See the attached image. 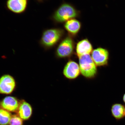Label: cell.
<instances>
[{"label": "cell", "instance_id": "1", "mask_svg": "<svg viewBox=\"0 0 125 125\" xmlns=\"http://www.w3.org/2000/svg\"><path fill=\"white\" fill-rule=\"evenodd\" d=\"M80 15V12L74 6L68 3H64L56 9L51 18L55 23H62L78 18Z\"/></svg>", "mask_w": 125, "mask_h": 125}, {"label": "cell", "instance_id": "2", "mask_svg": "<svg viewBox=\"0 0 125 125\" xmlns=\"http://www.w3.org/2000/svg\"><path fill=\"white\" fill-rule=\"evenodd\" d=\"M65 31L61 28H51L44 30L39 41L41 46L45 49L52 48L62 40Z\"/></svg>", "mask_w": 125, "mask_h": 125}, {"label": "cell", "instance_id": "3", "mask_svg": "<svg viewBox=\"0 0 125 125\" xmlns=\"http://www.w3.org/2000/svg\"><path fill=\"white\" fill-rule=\"evenodd\" d=\"M79 58L81 73L82 75L88 79L96 77L98 73L97 66L90 54L83 55Z\"/></svg>", "mask_w": 125, "mask_h": 125}, {"label": "cell", "instance_id": "4", "mask_svg": "<svg viewBox=\"0 0 125 125\" xmlns=\"http://www.w3.org/2000/svg\"><path fill=\"white\" fill-rule=\"evenodd\" d=\"M75 44L73 37L68 35L61 41L55 51L56 57L58 58L71 57L74 52Z\"/></svg>", "mask_w": 125, "mask_h": 125}, {"label": "cell", "instance_id": "5", "mask_svg": "<svg viewBox=\"0 0 125 125\" xmlns=\"http://www.w3.org/2000/svg\"><path fill=\"white\" fill-rule=\"evenodd\" d=\"M91 56L97 66H105L108 65L109 53L106 48L100 47L93 50Z\"/></svg>", "mask_w": 125, "mask_h": 125}, {"label": "cell", "instance_id": "6", "mask_svg": "<svg viewBox=\"0 0 125 125\" xmlns=\"http://www.w3.org/2000/svg\"><path fill=\"white\" fill-rule=\"evenodd\" d=\"M16 86L14 78L9 74H5L0 78V93L9 95L13 93Z\"/></svg>", "mask_w": 125, "mask_h": 125}, {"label": "cell", "instance_id": "7", "mask_svg": "<svg viewBox=\"0 0 125 125\" xmlns=\"http://www.w3.org/2000/svg\"><path fill=\"white\" fill-rule=\"evenodd\" d=\"M29 2V0H7L6 7L9 11L20 14L26 11Z\"/></svg>", "mask_w": 125, "mask_h": 125}, {"label": "cell", "instance_id": "8", "mask_svg": "<svg viewBox=\"0 0 125 125\" xmlns=\"http://www.w3.org/2000/svg\"><path fill=\"white\" fill-rule=\"evenodd\" d=\"M81 73L79 65L74 61L70 60L64 67L63 74L67 79H74L77 78Z\"/></svg>", "mask_w": 125, "mask_h": 125}, {"label": "cell", "instance_id": "9", "mask_svg": "<svg viewBox=\"0 0 125 125\" xmlns=\"http://www.w3.org/2000/svg\"><path fill=\"white\" fill-rule=\"evenodd\" d=\"M20 101L15 97L8 96L0 101V106L10 113H17Z\"/></svg>", "mask_w": 125, "mask_h": 125}, {"label": "cell", "instance_id": "10", "mask_svg": "<svg viewBox=\"0 0 125 125\" xmlns=\"http://www.w3.org/2000/svg\"><path fill=\"white\" fill-rule=\"evenodd\" d=\"M17 114L23 121H28L31 118L33 113L32 106L24 100L20 101Z\"/></svg>", "mask_w": 125, "mask_h": 125}, {"label": "cell", "instance_id": "11", "mask_svg": "<svg viewBox=\"0 0 125 125\" xmlns=\"http://www.w3.org/2000/svg\"><path fill=\"white\" fill-rule=\"evenodd\" d=\"M93 51V45L88 39H83L76 44V53L78 58L84 54H90Z\"/></svg>", "mask_w": 125, "mask_h": 125}, {"label": "cell", "instance_id": "12", "mask_svg": "<svg viewBox=\"0 0 125 125\" xmlns=\"http://www.w3.org/2000/svg\"><path fill=\"white\" fill-rule=\"evenodd\" d=\"M64 26L68 33L69 35L74 37L76 36L80 31L82 23L79 20L74 18L65 22Z\"/></svg>", "mask_w": 125, "mask_h": 125}, {"label": "cell", "instance_id": "13", "mask_svg": "<svg viewBox=\"0 0 125 125\" xmlns=\"http://www.w3.org/2000/svg\"><path fill=\"white\" fill-rule=\"evenodd\" d=\"M111 111L112 116L117 120L123 119L125 116V106L121 104L116 103L113 104Z\"/></svg>", "mask_w": 125, "mask_h": 125}, {"label": "cell", "instance_id": "14", "mask_svg": "<svg viewBox=\"0 0 125 125\" xmlns=\"http://www.w3.org/2000/svg\"><path fill=\"white\" fill-rule=\"evenodd\" d=\"M12 115L11 113L0 106V125H9Z\"/></svg>", "mask_w": 125, "mask_h": 125}, {"label": "cell", "instance_id": "15", "mask_svg": "<svg viewBox=\"0 0 125 125\" xmlns=\"http://www.w3.org/2000/svg\"><path fill=\"white\" fill-rule=\"evenodd\" d=\"M23 121L17 114L12 115L9 125H23Z\"/></svg>", "mask_w": 125, "mask_h": 125}, {"label": "cell", "instance_id": "16", "mask_svg": "<svg viewBox=\"0 0 125 125\" xmlns=\"http://www.w3.org/2000/svg\"><path fill=\"white\" fill-rule=\"evenodd\" d=\"M36 0L38 2L40 3L43 2L45 0Z\"/></svg>", "mask_w": 125, "mask_h": 125}, {"label": "cell", "instance_id": "17", "mask_svg": "<svg viewBox=\"0 0 125 125\" xmlns=\"http://www.w3.org/2000/svg\"><path fill=\"white\" fill-rule=\"evenodd\" d=\"M123 101L125 104V93L124 94L123 96Z\"/></svg>", "mask_w": 125, "mask_h": 125}, {"label": "cell", "instance_id": "18", "mask_svg": "<svg viewBox=\"0 0 125 125\" xmlns=\"http://www.w3.org/2000/svg\"></svg>", "mask_w": 125, "mask_h": 125}]
</instances>
